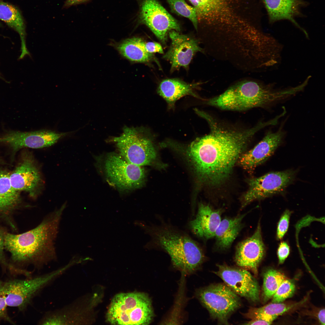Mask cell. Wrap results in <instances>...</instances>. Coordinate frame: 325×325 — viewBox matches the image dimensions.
Segmentation results:
<instances>
[{"mask_svg":"<svg viewBox=\"0 0 325 325\" xmlns=\"http://www.w3.org/2000/svg\"><path fill=\"white\" fill-rule=\"evenodd\" d=\"M197 113L207 121L210 132L193 141L187 154L200 180L218 185L229 178L253 136L266 125L260 122L248 128H231L204 111L198 110Z\"/></svg>","mask_w":325,"mask_h":325,"instance_id":"1","label":"cell"},{"mask_svg":"<svg viewBox=\"0 0 325 325\" xmlns=\"http://www.w3.org/2000/svg\"><path fill=\"white\" fill-rule=\"evenodd\" d=\"M66 206L63 204L30 231L17 235L6 233L5 248L14 262L31 264L39 270L56 259L54 242Z\"/></svg>","mask_w":325,"mask_h":325,"instance_id":"2","label":"cell"},{"mask_svg":"<svg viewBox=\"0 0 325 325\" xmlns=\"http://www.w3.org/2000/svg\"><path fill=\"white\" fill-rule=\"evenodd\" d=\"M296 92L294 87L275 90L258 82L244 80L233 85L219 95L209 99L206 104L221 110L241 111L265 107Z\"/></svg>","mask_w":325,"mask_h":325,"instance_id":"3","label":"cell"},{"mask_svg":"<svg viewBox=\"0 0 325 325\" xmlns=\"http://www.w3.org/2000/svg\"><path fill=\"white\" fill-rule=\"evenodd\" d=\"M142 226L154 243L167 253L173 265L184 273H192L202 263L201 248L187 234L167 225Z\"/></svg>","mask_w":325,"mask_h":325,"instance_id":"4","label":"cell"},{"mask_svg":"<svg viewBox=\"0 0 325 325\" xmlns=\"http://www.w3.org/2000/svg\"><path fill=\"white\" fill-rule=\"evenodd\" d=\"M151 300L147 294L134 292L116 295L106 314L107 322L113 325H148L154 313Z\"/></svg>","mask_w":325,"mask_h":325,"instance_id":"5","label":"cell"},{"mask_svg":"<svg viewBox=\"0 0 325 325\" xmlns=\"http://www.w3.org/2000/svg\"><path fill=\"white\" fill-rule=\"evenodd\" d=\"M70 268L65 265L50 272L34 277L14 279L4 282L3 291L7 306L24 310L32 299L46 286Z\"/></svg>","mask_w":325,"mask_h":325,"instance_id":"6","label":"cell"},{"mask_svg":"<svg viewBox=\"0 0 325 325\" xmlns=\"http://www.w3.org/2000/svg\"><path fill=\"white\" fill-rule=\"evenodd\" d=\"M144 132L142 128L125 126L122 133L113 139L120 155L140 166L150 164L156 156L152 142Z\"/></svg>","mask_w":325,"mask_h":325,"instance_id":"7","label":"cell"},{"mask_svg":"<svg viewBox=\"0 0 325 325\" xmlns=\"http://www.w3.org/2000/svg\"><path fill=\"white\" fill-rule=\"evenodd\" d=\"M197 295L212 317L221 324H228L229 317L240 306L237 295L227 285L222 283L200 289Z\"/></svg>","mask_w":325,"mask_h":325,"instance_id":"8","label":"cell"},{"mask_svg":"<svg viewBox=\"0 0 325 325\" xmlns=\"http://www.w3.org/2000/svg\"><path fill=\"white\" fill-rule=\"evenodd\" d=\"M296 171L271 172L248 181V188L241 197V209L252 202L281 193L294 181Z\"/></svg>","mask_w":325,"mask_h":325,"instance_id":"9","label":"cell"},{"mask_svg":"<svg viewBox=\"0 0 325 325\" xmlns=\"http://www.w3.org/2000/svg\"><path fill=\"white\" fill-rule=\"evenodd\" d=\"M104 166L107 177L120 189L130 190L139 188L144 180L145 171L142 166L128 162L121 155H109Z\"/></svg>","mask_w":325,"mask_h":325,"instance_id":"10","label":"cell"},{"mask_svg":"<svg viewBox=\"0 0 325 325\" xmlns=\"http://www.w3.org/2000/svg\"><path fill=\"white\" fill-rule=\"evenodd\" d=\"M142 21L165 44L171 30L180 31L179 24L156 0H144L141 9Z\"/></svg>","mask_w":325,"mask_h":325,"instance_id":"11","label":"cell"},{"mask_svg":"<svg viewBox=\"0 0 325 325\" xmlns=\"http://www.w3.org/2000/svg\"><path fill=\"white\" fill-rule=\"evenodd\" d=\"M13 188L17 191L28 193L35 198L40 193L43 182L39 167L31 154H24L21 160L9 175Z\"/></svg>","mask_w":325,"mask_h":325,"instance_id":"12","label":"cell"},{"mask_svg":"<svg viewBox=\"0 0 325 325\" xmlns=\"http://www.w3.org/2000/svg\"><path fill=\"white\" fill-rule=\"evenodd\" d=\"M218 270L214 272L237 295L253 302L259 300L258 283L248 271L242 268L218 265Z\"/></svg>","mask_w":325,"mask_h":325,"instance_id":"13","label":"cell"},{"mask_svg":"<svg viewBox=\"0 0 325 325\" xmlns=\"http://www.w3.org/2000/svg\"><path fill=\"white\" fill-rule=\"evenodd\" d=\"M68 133L48 130L12 132L0 137V143L9 145L14 152L24 147L42 148L54 144Z\"/></svg>","mask_w":325,"mask_h":325,"instance_id":"14","label":"cell"},{"mask_svg":"<svg viewBox=\"0 0 325 325\" xmlns=\"http://www.w3.org/2000/svg\"><path fill=\"white\" fill-rule=\"evenodd\" d=\"M265 253V248L259 221L253 234L237 245L234 260L238 266L250 270L257 276L258 266Z\"/></svg>","mask_w":325,"mask_h":325,"instance_id":"15","label":"cell"},{"mask_svg":"<svg viewBox=\"0 0 325 325\" xmlns=\"http://www.w3.org/2000/svg\"><path fill=\"white\" fill-rule=\"evenodd\" d=\"M169 35L171 45L163 58L170 61L172 72L182 67L187 68L195 54L202 51L198 41L175 30L169 31Z\"/></svg>","mask_w":325,"mask_h":325,"instance_id":"16","label":"cell"},{"mask_svg":"<svg viewBox=\"0 0 325 325\" xmlns=\"http://www.w3.org/2000/svg\"><path fill=\"white\" fill-rule=\"evenodd\" d=\"M284 132L280 129L275 132L269 131L253 148L243 153L237 163L250 172L267 160L282 142Z\"/></svg>","mask_w":325,"mask_h":325,"instance_id":"17","label":"cell"},{"mask_svg":"<svg viewBox=\"0 0 325 325\" xmlns=\"http://www.w3.org/2000/svg\"><path fill=\"white\" fill-rule=\"evenodd\" d=\"M223 212L222 209H215L209 205L200 204L195 218L190 222L191 230L201 238L208 240L214 237Z\"/></svg>","mask_w":325,"mask_h":325,"instance_id":"18","label":"cell"},{"mask_svg":"<svg viewBox=\"0 0 325 325\" xmlns=\"http://www.w3.org/2000/svg\"><path fill=\"white\" fill-rule=\"evenodd\" d=\"M268 14L269 22L273 23L282 20H289L302 30L306 32L296 22V17L301 15V8L306 5L304 0H262Z\"/></svg>","mask_w":325,"mask_h":325,"instance_id":"19","label":"cell"},{"mask_svg":"<svg viewBox=\"0 0 325 325\" xmlns=\"http://www.w3.org/2000/svg\"><path fill=\"white\" fill-rule=\"evenodd\" d=\"M247 213L221 219L214 237L217 247L221 250L228 249L243 227V219Z\"/></svg>","mask_w":325,"mask_h":325,"instance_id":"20","label":"cell"},{"mask_svg":"<svg viewBox=\"0 0 325 325\" xmlns=\"http://www.w3.org/2000/svg\"><path fill=\"white\" fill-rule=\"evenodd\" d=\"M200 84L197 83L189 84L176 79H166L160 83L157 91L169 107H172L177 100L185 95L198 98L194 91L198 87Z\"/></svg>","mask_w":325,"mask_h":325,"instance_id":"21","label":"cell"},{"mask_svg":"<svg viewBox=\"0 0 325 325\" xmlns=\"http://www.w3.org/2000/svg\"><path fill=\"white\" fill-rule=\"evenodd\" d=\"M0 20L19 34L21 44L20 58L29 54L26 44L25 26L23 17L17 8L8 3L0 2Z\"/></svg>","mask_w":325,"mask_h":325,"instance_id":"22","label":"cell"},{"mask_svg":"<svg viewBox=\"0 0 325 325\" xmlns=\"http://www.w3.org/2000/svg\"><path fill=\"white\" fill-rule=\"evenodd\" d=\"M10 174L6 171H0V215L12 211L20 201V192L11 185Z\"/></svg>","mask_w":325,"mask_h":325,"instance_id":"23","label":"cell"},{"mask_svg":"<svg viewBox=\"0 0 325 325\" xmlns=\"http://www.w3.org/2000/svg\"><path fill=\"white\" fill-rule=\"evenodd\" d=\"M145 42L141 38H133L123 42L118 46L117 48L123 56L131 61L149 62L154 59V55L146 51Z\"/></svg>","mask_w":325,"mask_h":325,"instance_id":"24","label":"cell"},{"mask_svg":"<svg viewBox=\"0 0 325 325\" xmlns=\"http://www.w3.org/2000/svg\"><path fill=\"white\" fill-rule=\"evenodd\" d=\"M305 300L294 303H272L258 308H251L246 316L252 319L261 318L272 323L278 316L301 306Z\"/></svg>","mask_w":325,"mask_h":325,"instance_id":"25","label":"cell"},{"mask_svg":"<svg viewBox=\"0 0 325 325\" xmlns=\"http://www.w3.org/2000/svg\"><path fill=\"white\" fill-rule=\"evenodd\" d=\"M286 279L284 274L273 269H268L264 273L262 294L264 302L273 297L281 283Z\"/></svg>","mask_w":325,"mask_h":325,"instance_id":"26","label":"cell"},{"mask_svg":"<svg viewBox=\"0 0 325 325\" xmlns=\"http://www.w3.org/2000/svg\"><path fill=\"white\" fill-rule=\"evenodd\" d=\"M166 1L174 13L188 19L195 29H197L198 21L196 9L193 7L189 5L184 0Z\"/></svg>","mask_w":325,"mask_h":325,"instance_id":"27","label":"cell"},{"mask_svg":"<svg viewBox=\"0 0 325 325\" xmlns=\"http://www.w3.org/2000/svg\"><path fill=\"white\" fill-rule=\"evenodd\" d=\"M296 286L292 280L285 279L281 283L272 297L271 302L281 303L291 297L294 293Z\"/></svg>","mask_w":325,"mask_h":325,"instance_id":"28","label":"cell"},{"mask_svg":"<svg viewBox=\"0 0 325 325\" xmlns=\"http://www.w3.org/2000/svg\"><path fill=\"white\" fill-rule=\"evenodd\" d=\"M292 212L286 210L282 215L278 224L277 231V238L278 240L283 238L287 232Z\"/></svg>","mask_w":325,"mask_h":325,"instance_id":"29","label":"cell"},{"mask_svg":"<svg viewBox=\"0 0 325 325\" xmlns=\"http://www.w3.org/2000/svg\"><path fill=\"white\" fill-rule=\"evenodd\" d=\"M6 233L3 230L0 228V263L4 266L6 267L10 271L17 274H19L21 272V270L12 265L9 264L6 261L3 252V249L5 248L4 240Z\"/></svg>","mask_w":325,"mask_h":325,"instance_id":"30","label":"cell"},{"mask_svg":"<svg viewBox=\"0 0 325 325\" xmlns=\"http://www.w3.org/2000/svg\"><path fill=\"white\" fill-rule=\"evenodd\" d=\"M3 284L4 282L0 280V322L4 320L14 324L7 313V305L3 291Z\"/></svg>","mask_w":325,"mask_h":325,"instance_id":"31","label":"cell"},{"mask_svg":"<svg viewBox=\"0 0 325 325\" xmlns=\"http://www.w3.org/2000/svg\"><path fill=\"white\" fill-rule=\"evenodd\" d=\"M290 248L286 242H282L280 244L277 250V255L279 264L283 263L288 256L290 252Z\"/></svg>","mask_w":325,"mask_h":325,"instance_id":"32","label":"cell"},{"mask_svg":"<svg viewBox=\"0 0 325 325\" xmlns=\"http://www.w3.org/2000/svg\"><path fill=\"white\" fill-rule=\"evenodd\" d=\"M144 47L146 51L150 54L158 52L163 54V51L161 45L156 42H145Z\"/></svg>","mask_w":325,"mask_h":325,"instance_id":"33","label":"cell"},{"mask_svg":"<svg viewBox=\"0 0 325 325\" xmlns=\"http://www.w3.org/2000/svg\"><path fill=\"white\" fill-rule=\"evenodd\" d=\"M272 322L265 319L259 318L252 319L246 323L245 324L247 325H270Z\"/></svg>","mask_w":325,"mask_h":325,"instance_id":"34","label":"cell"},{"mask_svg":"<svg viewBox=\"0 0 325 325\" xmlns=\"http://www.w3.org/2000/svg\"><path fill=\"white\" fill-rule=\"evenodd\" d=\"M88 0H66L63 5L65 8L84 2Z\"/></svg>","mask_w":325,"mask_h":325,"instance_id":"35","label":"cell"},{"mask_svg":"<svg viewBox=\"0 0 325 325\" xmlns=\"http://www.w3.org/2000/svg\"><path fill=\"white\" fill-rule=\"evenodd\" d=\"M317 318L320 323L321 325H324L325 322V309L322 308L320 310L317 314Z\"/></svg>","mask_w":325,"mask_h":325,"instance_id":"36","label":"cell"},{"mask_svg":"<svg viewBox=\"0 0 325 325\" xmlns=\"http://www.w3.org/2000/svg\"><path fill=\"white\" fill-rule=\"evenodd\" d=\"M2 0H0V2H1V1H2Z\"/></svg>","mask_w":325,"mask_h":325,"instance_id":"37","label":"cell"}]
</instances>
